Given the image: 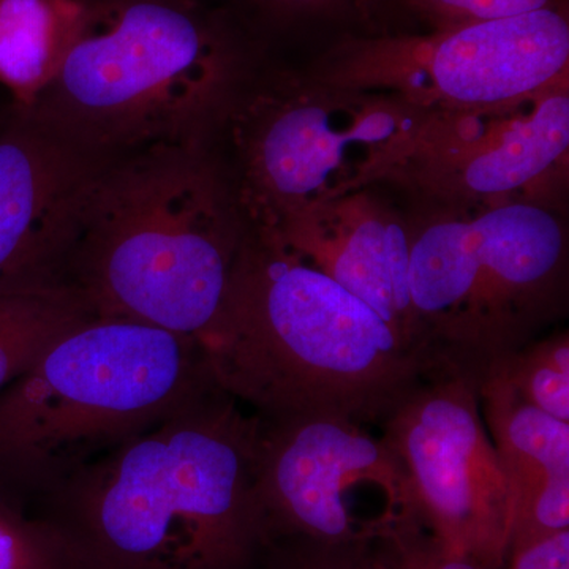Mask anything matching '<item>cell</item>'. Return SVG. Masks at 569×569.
I'll use <instances>...</instances> for the list:
<instances>
[{
    "label": "cell",
    "mask_w": 569,
    "mask_h": 569,
    "mask_svg": "<svg viewBox=\"0 0 569 569\" xmlns=\"http://www.w3.org/2000/svg\"><path fill=\"white\" fill-rule=\"evenodd\" d=\"M381 426L410 482L419 527L482 569H505L512 496L486 432L477 381L429 378Z\"/></svg>",
    "instance_id": "cell-10"
},
{
    "label": "cell",
    "mask_w": 569,
    "mask_h": 569,
    "mask_svg": "<svg viewBox=\"0 0 569 569\" xmlns=\"http://www.w3.org/2000/svg\"><path fill=\"white\" fill-rule=\"evenodd\" d=\"M436 29L563 10V0H408Z\"/></svg>",
    "instance_id": "cell-20"
},
{
    "label": "cell",
    "mask_w": 569,
    "mask_h": 569,
    "mask_svg": "<svg viewBox=\"0 0 569 569\" xmlns=\"http://www.w3.org/2000/svg\"><path fill=\"white\" fill-rule=\"evenodd\" d=\"M400 569H482L473 560L445 549L417 523H397L388 530Z\"/></svg>",
    "instance_id": "cell-21"
},
{
    "label": "cell",
    "mask_w": 569,
    "mask_h": 569,
    "mask_svg": "<svg viewBox=\"0 0 569 569\" xmlns=\"http://www.w3.org/2000/svg\"><path fill=\"white\" fill-rule=\"evenodd\" d=\"M247 230L192 142L102 164L86 190L62 283L92 316L200 342L222 309Z\"/></svg>",
    "instance_id": "cell-3"
},
{
    "label": "cell",
    "mask_w": 569,
    "mask_h": 569,
    "mask_svg": "<svg viewBox=\"0 0 569 569\" xmlns=\"http://www.w3.org/2000/svg\"><path fill=\"white\" fill-rule=\"evenodd\" d=\"M260 419L217 383L41 498L92 569H244Z\"/></svg>",
    "instance_id": "cell-1"
},
{
    "label": "cell",
    "mask_w": 569,
    "mask_h": 569,
    "mask_svg": "<svg viewBox=\"0 0 569 569\" xmlns=\"http://www.w3.org/2000/svg\"><path fill=\"white\" fill-rule=\"evenodd\" d=\"M411 220L410 299L441 376L479 381L568 309L561 209L503 203L422 208Z\"/></svg>",
    "instance_id": "cell-7"
},
{
    "label": "cell",
    "mask_w": 569,
    "mask_h": 569,
    "mask_svg": "<svg viewBox=\"0 0 569 569\" xmlns=\"http://www.w3.org/2000/svg\"><path fill=\"white\" fill-rule=\"evenodd\" d=\"M318 80L399 96L419 110L511 102L569 80L567 11L350 39L318 63Z\"/></svg>",
    "instance_id": "cell-8"
},
{
    "label": "cell",
    "mask_w": 569,
    "mask_h": 569,
    "mask_svg": "<svg viewBox=\"0 0 569 569\" xmlns=\"http://www.w3.org/2000/svg\"><path fill=\"white\" fill-rule=\"evenodd\" d=\"M81 0H0V82L26 107L69 50Z\"/></svg>",
    "instance_id": "cell-15"
},
{
    "label": "cell",
    "mask_w": 569,
    "mask_h": 569,
    "mask_svg": "<svg viewBox=\"0 0 569 569\" xmlns=\"http://www.w3.org/2000/svg\"><path fill=\"white\" fill-rule=\"evenodd\" d=\"M505 569H569V530L509 550Z\"/></svg>",
    "instance_id": "cell-22"
},
{
    "label": "cell",
    "mask_w": 569,
    "mask_h": 569,
    "mask_svg": "<svg viewBox=\"0 0 569 569\" xmlns=\"http://www.w3.org/2000/svg\"><path fill=\"white\" fill-rule=\"evenodd\" d=\"M426 112L395 93L252 66L192 144L246 230L271 234L313 206L380 183Z\"/></svg>",
    "instance_id": "cell-6"
},
{
    "label": "cell",
    "mask_w": 569,
    "mask_h": 569,
    "mask_svg": "<svg viewBox=\"0 0 569 569\" xmlns=\"http://www.w3.org/2000/svg\"><path fill=\"white\" fill-rule=\"evenodd\" d=\"M81 2L58 71L18 108L102 159L192 142L253 66L234 26L204 0Z\"/></svg>",
    "instance_id": "cell-4"
},
{
    "label": "cell",
    "mask_w": 569,
    "mask_h": 569,
    "mask_svg": "<svg viewBox=\"0 0 569 569\" xmlns=\"http://www.w3.org/2000/svg\"><path fill=\"white\" fill-rule=\"evenodd\" d=\"M89 317L91 310L66 283L0 288V391Z\"/></svg>",
    "instance_id": "cell-16"
},
{
    "label": "cell",
    "mask_w": 569,
    "mask_h": 569,
    "mask_svg": "<svg viewBox=\"0 0 569 569\" xmlns=\"http://www.w3.org/2000/svg\"><path fill=\"white\" fill-rule=\"evenodd\" d=\"M26 507L28 500L0 488V569H92L59 523Z\"/></svg>",
    "instance_id": "cell-17"
},
{
    "label": "cell",
    "mask_w": 569,
    "mask_h": 569,
    "mask_svg": "<svg viewBox=\"0 0 569 569\" xmlns=\"http://www.w3.org/2000/svg\"><path fill=\"white\" fill-rule=\"evenodd\" d=\"M478 392L515 515L550 482L569 478V422L523 402L496 376L482 378Z\"/></svg>",
    "instance_id": "cell-14"
},
{
    "label": "cell",
    "mask_w": 569,
    "mask_h": 569,
    "mask_svg": "<svg viewBox=\"0 0 569 569\" xmlns=\"http://www.w3.org/2000/svg\"><path fill=\"white\" fill-rule=\"evenodd\" d=\"M258 419L254 497L266 542L383 537L392 523L366 522L351 511L350 498L361 489L383 493L400 522L418 523L406 471L383 438L329 415Z\"/></svg>",
    "instance_id": "cell-11"
},
{
    "label": "cell",
    "mask_w": 569,
    "mask_h": 569,
    "mask_svg": "<svg viewBox=\"0 0 569 569\" xmlns=\"http://www.w3.org/2000/svg\"><path fill=\"white\" fill-rule=\"evenodd\" d=\"M298 545L282 569H400L388 531L383 537L337 545L305 539H298Z\"/></svg>",
    "instance_id": "cell-19"
},
{
    "label": "cell",
    "mask_w": 569,
    "mask_h": 569,
    "mask_svg": "<svg viewBox=\"0 0 569 569\" xmlns=\"http://www.w3.org/2000/svg\"><path fill=\"white\" fill-rule=\"evenodd\" d=\"M212 383L194 337L86 318L0 391V488L41 500Z\"/></svg>",
    "instance_id": "cell-5"
},
{
    "label": "cell",
    "mask_w": 569,
    "mask_h": 569,
    "mask_svg": "<svg viewBox=\"0 0 569 569\" xmlns=\"http://www.w3.org/2000/svg\"><path fill=\"white\" fill-rule=\"evenodd\" d=\"M200 343L213 381L263 419L329 415L381 425L440 376L372 307L249 231Z\"/></svg>",
    "instance_id": "cell-2"
},
{
    "label": "cell",
    "mask_w": 569,
    "mask_h": 569,
    "mask_svg": "<svg viewBox=\"0 0 569 569\" xmlns=\"http://www.w3.org/2000/svg\"><path fill=\"white\" fill-rule=\"evenodd\" d=\"M258 236L279 242L372 307L433 366L410 299V216L387 203L373 186L313 206L276 233Z\"/></svg>",
    "instance_id": "cell-13"
},
{
    "label": "cell",
    "mask_w": 569,
    "mask_h": 569,
    "mask_svg": "<svg viewBox=\"0 0 569 569\" xmlns=\"http://www.w3.org/2000/svg\"><path fill=\"white\" fill-rule=\"evenodd\" d=\"M104 162L14 107L0 129V288L62 283L82 198Z\"/></svg>",
    "instance_id": "cell-12"
},
{
    "label": "cell",
    "mask_w": 569,
    "mask_h": 569,
    "mask_svg": "<svg viewBox=\"0 0 569 569\" xmlns=\"http://www.w3.org/2000/svg\"><path fill=\"white\" fill-rule=\"evenodd\" d=\"M486 376L500 378L523 402L569 422L568 331L553 332L503 356Z\"/></svg>",
    "instance_id": "cell-18"
},
{
    "label": "cell",
    "mask_w": 569,
    "mask_h": 569,
    "mask_svg": "<svg viewBox=\"0 0 569 569\" xmlns=\"http://www.w3.org/2000/svg\"><path fill=\"white\" fill-rule=\"evenodd\" d=\"M569 170V80L511 102L426 112L380 183L422 208L538 203L561 209Z\"/></svg>",
    "instance_id": "cell-9"
},
{
    "label": "cell",
    "mask_w": 569,
    "mask_h": 569,
    "mask_svg": "<svg viewBox=\"0 0 569 569\" xmlns=\"http://www.w3.org/2000/svg\"><path fill=\"white\" fill-rule=\"evenodd\" d=\"M252 2L271 13L284 17V14L312 13V11L331 9L340 0H252Z\"/></svg>",
    "instance_id": "cell-23"
}]
</instances>
